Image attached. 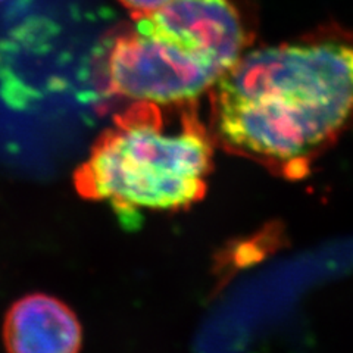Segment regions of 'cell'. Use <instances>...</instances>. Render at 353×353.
<instances>
[{
  "instance_id": "3",
  "label": "cell",
  "mask_w": 353,
  "mask_h": 353,
  "mask_svg": "<svg viewBox=\"0 0 353 353\" xmlns=\"http://www.w3.org/2000/svg\"><path fill=\"white\" fill-rule=\"evenodd\" d=\"M223 71L181 44L136 30L109 53L110 93L134 102L187 103L214 87Z\"/></svg>"
},
{
  "instance_id": "2",
  "label": "cell",
  "mask_w": 353,
  "mask_h": 353,
  "mask_svg": "<svg viewBox=\"0 0 353 353\" xmlns=\"http://www.w3.org/2000/svg\"><path fill=\"white\" fill-rule=\"evenodd\" d=\"M212 158L211 137L194 115L168 125L157 103L137 102L97 137L74 172V185L131 227L141 212L179 211L201 201Z\"/></svg>"
},
{
  "instance_id": "5",
  "label": "cell",
  "mask_w": 353,
  "mask_h": 353,
  "mask_svg": "<svg viewBox=\"0 0 353 353\" xmlns=\"http://www.w3.org/2000/svg\"><path fill=\"white\" fill-rule=\"evenodd\" d=\"M3 341L8 353H80L83 330L68 305L34 293L10 306L3 323Z\"/></svg>"
},
{
  "instance_id": "1",
  "label": "cell",
  "mask_w": 353,
  "mask_h": 353,
  "mask_svg": "<svg viewBox=\"0 0 353 353\" xmlns=\"http://www.w3.org/2000/svg\"><path fill=\"white\" fill-rule=\"evenodd\" d=\"M214 87L215 128L228 149L302 167L353 115V46L319 41L252 50Z\"/></svg>"
},
{
  "instance_id": "6",
  "label": "cell",
  "mask_w": 353,
  "mask_h": 353,
  "mask_svg": "<svg viewBox=\"0 0 353 353\" xmlns=\"http://www.w3.org/2000/svg\"><path fill=\"white\" fill-rule=\"evenodd\" d=\"M128 9L134 10V12L139 14H152L154 10L163 6L165 3H168L170 0H121Z\"/></svg>"
},
{
  "instance_id": "4",
  "label": "cell",
  "mask_w": 353,
  "mask_h": 353,
  "mask_svg": "<svg viewBox=\"0 0 353 353\" xmlns=\"http://www.w3.org/2000/svg\"><path fill=\"white\" fill-rule=\"evenodd\" d=\"M136 30L181 44L223 72L241 57L245 30L228 0H170L139 19Z\"/></svg>"
}]
</instances>
